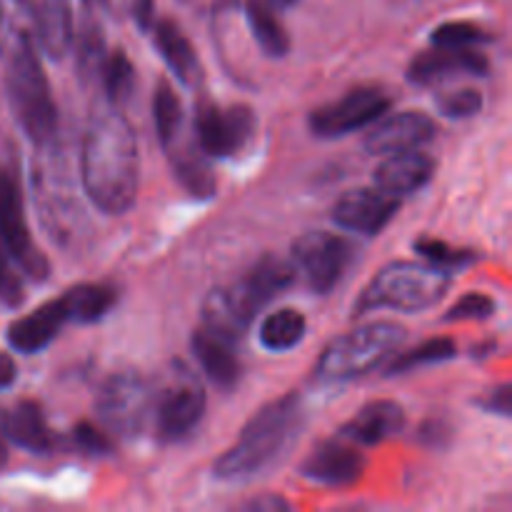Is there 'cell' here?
<instances>
[{
    "label": "cell",
    "instance_id": "6da1fadb",
    "mask_svg": "<svg viewBox=\"0 0 512 512\" xmlns=\"http://www.w3.org/2000/svg\"><path fill=\"white\" fill-rule=\"evenodd\" d=\"M80 180L98 210L123 215L135 205L140 188V155L133 125L120 108L103 105L88 120L80 153Z\"/></svg>",
    "mask_w": 512,
    "mask_h": 512
},
{
    "label": "cell",
    "instance_id": "7a4b0ae2",
    "mask_svg": "<svg viewBox=\"0 0 512 512\" xmlns=\"http://www.w3.org/2000/svg\"><path fill=\"white\" fill-rule=\"evenodd\" d=\"M303 418V400L295 393L283 395L260 408L248 420L238 443L215 460L213 475L223 483H245V480L260 475L293 443Z\"/></svg>",
    "mask_w": 512,
    "mask_h": 512
},
{
    "label": "cell",
    "instance_id": "3957f363",
    "mask_svg": "<svg viewBox=\"0 0 512 512\" xmlns=\"http://www.w3.org/2000/svg\"><path fill=\"white\" fill-rule=\"evenodd\" d=\"M293 280L295 270L288 260L263 255L240 280L210 290L203 303V325L233 343H240L255 315L283 290H288Z\"/></svg>",
    "mask_w": 512,
    "mask_h": 512
},
{
    "label": "cell",
    "instance_id": "277c9868",
    "mask_svg": "<svg viewBox=\"0 0 512 512\" xmlns=\"http://www.w3.org/2000/svg\"><path fill=\"white\" fill-rule=\"evenodd\" d=\"M5 95L30 143L38 148L53 145L58 138V110L35 45H25L5 58Z\"/></svg>",
    "mask_w": 512,
    "mask_h": 512
},
{
    "label": "cell",
    "instance_id": "5b68a950",
    "mask_svg": "<svg viewBox=\"0 0 512 512\" xmlns=\"http://www.w3.org/2000/svg\"><path fill=\"white\" fill-rule=\"evenodd\" d=\"M450 288V273L433 268L430 263L395 260L385 265L368 283L355 303L353 315L373 310H395V313H423L445 298Z\"/></svg>",
    "mask_w": 512,
    "mask_h": 512
},
{
    "label": "cell",
    "instance_id": "8992f818",
    "mask_svg": "<svg viewBox=\"0 0 512 512\" xmlns=\"http://www.w3.org/2000/svg\"><path fill=\"white\" fill-rule=\"evenodd\" d=\"M33 168H30V188H33L35 210L40 223L55 238L58 245H73L78 240L85 218L75 195L73 175L68 163L53 145L38 148Z\"/></svg>",
    "mask_w": 512,
    "mask_h": 512
},
{
    "label": "cell",
    "instance_id": "52a82bcc",
    "mask_svg": "<svg viewBox=\"0 0 512 512\" xmlns=\"http://www.w3.org/2000/svg\"><path fill=\"white\" fill-rule=\"evenodd\" d=\"M408 330L390 320L360 325L350 333L335 338L320 355L315 365V378L320 383H348L360 378L393 358L395 350L403 345Z\"/></svg>",
    "mask_w": 512,
    "mask_h": 512
},
{
    "label": "cell",
    "instance_id": "ba28073f",
    "mask_svg": "<svg viewBox=\"0 0 512 512\" xmlns=\"http://www.w3.org/2000/svg\"><path fill=\"white\" fill-rule=\"evenodd\" d=\"M0 245L8 258L33 280L48 278V258L40 253L25 218L18 155L8 135L0 133Z\"/></svg>",
    "mask_w": 512,
    "mask_h": 512
},
{
    "label": "cell",
    "instance_id": "9c48e42d",
    "mask_svg": "<svg viewBox=\"0 0 512 512\" xmlns=\"http://www.w3.org/2000/svg\"><path fill=\"white\" fill-rule=\"evenodd\" d=\"M153 388L138 370H123L110 375L95 400V413L105 430L123 440L143 433L153 410Z\"/></svg>",
    "mask_w": 512,
    "mask_h": 512
},
{
    "label": "cell",
    "instance_id": "30bf717a",
    "mask_svg": "<svg viewBox=\"0 0 512 512\" xmlns=\"http://www.w3.org/2000/svg\"><path fill=\"white\" fill-rule=\"evenodd\" d=\"M355 260V245L345 235L313 230L293 243L290 265L313 293L325 295L338 288Z\"/></svg>",
    "mask_w": 512,
    "mask_h": 512
},
{
    "label": "cell",
    "instance_id": "8fae6325",
    "mask_svg": "<svg viewBox=\"0 0 512 512\" xmlns=\"http://www.w3.org/2000/svg\"><path fill=\"white\" fill-rule=\"evenodd\" d=\"M255 135V113L248 105L203 100L195 108V143L208 158L228 160L243 153Z\"/></svg>",
    "mask_w": 512,
    "mask_h": 512
},
{
    "label": "cell",
    "instance_id": "7c38bea8",
    "mask_svg": "<svg viewBox=\"0 0 512 512\" xmlns=\"http://www.w3.org/2000/svg\"><path fill=\"white\" fill-rule=\"evenodd\" d=\"M390 105H393V98L388 95V90H383L380 85H360L335 103L315 108L308 118L310 133L328 140L343 138V135L368 128L375 120L383 118Z\"/></svg>",
    "mask_w": 512,
    "mask_h": 512
},
{
    "label": "cell",
    "instance_id": "4fadbf2b",
    "mask_svg": "<svg viewBox=\"0 0 512 512\" xmlns=\"http://www.w3.org/2000/svg\"><path fill=\"white\" fill-rule=\"evenodd\" d=\"M155 405V433L163 443H178L185 440L208 410V395L193 378L183 375L170 388L163 390Z\"/></svg>",
    "mask_w": 512,
    "mask_h": 512
},
{
    "label": "cell",
    "instance_id": "5bb4252c",
    "mask_svg": "<svg viewBox=\"0 0 512 512\" xmlns=\"http://www.w3.org/2000/svg\"><path fill=\"white\" fill-rule=\"evenodd\" d=\"M365 465H368V460L360 453V445L338 435V438L323 440L303 460L300 475L318 485H328V488H345V485H353L363 478Z\"/></svg>",
    "mask_w": 512,
    "mask_h": 512
},
{
    "label": "cell",
    "instance_id": "9a60e30c",
    "mask_svg": "<svg viewBox=\"0 0 512 512\" xmlns=\"http://www.w3.org/2000/svg\"><path fill=\"white\" fill-rule=\"evenodd\" d=\"M400 210V198L380 188H358L340 195L333 205V220L338 228L358 235H378Z\"/></svg>",
    "mask_w": 512,
    "mask_h": 512
},
{
    "label": "cell",
    "instance_id": "2e32d148",
    "mask_svg": "<svg viewBox=\"0 0 512 512\" xmlns=\"http://www.w3.org/2000/svg\"><path fill=\"white\" fill-rule=\"evenodd\" d=\"M490 60L475 48H440L423 50L408 65V80L415 85H438L455 75H488Z\"/></svg>",
    "mask_w": 512,
    "mask_h": 512
},
{
    "label": "cell",
    "instance_id": "e0dca14e",
    "mask_svg": "<svg viewBox=\"0 0 512 512\" xmlns=\"http://www.w3.org/2000/svg\"><path fill=\"white\" fill-rule=\"evenodd\" d=\"M433 118L420 110H405V113L383 118L365 138V150L370 155H393L403 150L423 148L435 138Z\"/></svg>",
    "mask_w": 512,
    "mask_h": 512
},
{
    "label": "cell",
    "instance_id": "ac0fdd59",
    "mask_svg": "<svg viewBox=\"0 0 512 512\" xmlns=\"http://www.w3.org/2000/svg\"><path fill=\"white\" fill-rule=\"evenodd\" d=\"M190 350L203 368V373L213 380L218 388L230 390L238 385L243 375V363L238 355V343L213 333L210 328H198L190 338Z\"/></svg>",
    "mask_w": 512,
    "mask_h": 512
},
{
    "label": "cell",
    "instance_id": "d6986e66",
    "mask_svg": "<svg viewBox=\"0 0 512 512\" xmlns=\"http://www.w3.org/2000/svg\"><path fill=\"white\" fill-rule=\"evenodd\" d=\"M435 175V160L428 153L415 150H403V153H393L378 165L375 170V188L383 193L393 195V198H403V195L418 193L420 188L433 180Z\"/></svg>",
    "mask_w": 512,
    "mask_h": 512
},
{
    "label": "cell",
    "instance_id": "ffe728a7",
    "mask_svg": "<svg viewBox=\"0 0 512 512\" xmlns=\"http://www.w3.org/2000/svg\"><path fill=\"white\" fill-rule=\"evenodd\" d=\"M405 428V410L395 400H373L350 423L343 425L338 435L348 438L350 443L360 448H373V445L385 443L403 433Z\"/></svg>",
    "mask_w": 512,
    "mask_h": 512
},
{
    "label": "cell",
    "instance_id": "44dd1931",
    "mask_svg": "<svg viewBox=\"0 0 512 512\" xmlns=\"http://www.w3.org/2000/svg\"><path fill=\"white\" fill-rule=\"evenodd\" d=\"M65 323H68V315H65L60 300H48V303L38 305L33 313L23 315V318H18L15 323H10V348L18 350V353L23 355L40 353V350H45L55 338H58V333L63 330Z\"/></svg>",
    "mask_w": 512,
    "mask_h": 512
},
{
    "label": "cell",
    "instance_id": "7402d4cb",
    "mask_svg": "<svg viewBox=\"0 0 512 512\" xmlns=\"http://www.w3.org/2000/svg\"><path fill=\"white\" fill-rule=\"evenodd\" d=\"M153 40L160 58L170 68V73L185 85V88H198L203 83V63H200L195 45L188 35L180 30L175 20H160L153 25Z\"/></svg>",
    "mask_w": 512,
    "mask_h": 512
},
{
    "label": "cell",
    "instance_id": "603a6c76",
    "mask_svg": "<svg viewBox=\"0 0 512 512\" xmlns=\"http://www.w3.org/2000/svg\"><path fill=\"white\" fill-rule=\"evenodd\" d=\"M75 23L70 0H40L35 5V43L55 63L73 50Z\"/></svg>",
    "mask_w": 512,
    "mask_h": 512
},
{
    "label": "cell",
    "instance_id": "cb8c5ba5",
    "mask_svg": "<svg viewBox=\"0 0 512 512\" xmlns=\"http://www.w3.org/2000/svg\"><path fill=\"white\" fill-rule=\"evenodd\" d=\"M168 153L170 165H173V175L178 178V183L188 190L193 198H213L215 195V175L213 168L208 163V155L200 150V145L195 140H183L180 135L170 148H165Z\"/></svg>",
    "mask_w": 512,
    "mask_h": 512
},
{
    "label": "cell",
    "instance_id": "d4e9b609",
    "mask_svg": "<svg viewBox=\"0 0 512 512\" xmlns=\"http://www.w3.org/2000/svg\"><path fill=\"white\" fill-rule=\"evenodd\" d=\"M3 433L18 448L45 455L53 448V433L48 428L43 408L35 400H23L3 418Z\"/></svg>",
    "mask_w": 512,
    "mask_h": 512
},
{
    "label": "cell",
    "instance_id": "484cf974",
    "mask_svg": "<svg viewBox=\"0 0 512 512\" xmlns=\"http://www.w3.org/2000/svg\"><path fill=\"white\" fill-rule=\"evenodd\" d=\"M115 298L118 295H115V290L110 285L80 283L65 290L58 300L63 305L65 315H68V323L93 325L110 313V308L115 305Z\"/></svg>",
    "mask_w": 512,
    "mask_h": 512
},
{
    "label": "cell",
    "instance_id": "4316f807",
    "mask_svg": "<svg viewBox=\"0 0 512 512\" xmlns=\"http://www.w3.org/2000/svg\"><path fill=\"white\" fill-rule=\"evenodd\" d=\"M35 45L33 0H0V60Z\"/></svg>",
    "mask_w": 512,
    "mask_h": 512
},
{
    "label": "cell",
    "instance_id": "83f0119b",
    "mask_svg": "<svg viewBox=\"0 0 512 512\" xmlns=\"http://www.w3.org/2000/svg\"><path fill=\"white\" fill-rule=\"evenodd\" d=\"M245 18H248L255 43L263 48L265 55H270V58H285L288 55L290 35L285 25L280 23L278 10L270 8L263 0H248L245 3Z\"/></svg>",
    "mask_w": 512,
    "mask_h": 512
},
{
    "label": "cell",
    "instance_id": "f1b7e54d",
    "mask_svg": "<svg viewBox=\"0 0 512 512\" xmlns=\"http://www.w3.org/2000/svg\"><path fill=\"white\" fill-rule=\"evenodd\" d=\"M305 330H308V323H305V315L300 310H275L260 325V345L270 353H285V350H293L295 345H300V340L305 338Z\"/></svg>",
    "mask_w": 512,
    "mask_h": 512
},
{
    "label": "cell",
    "instance_id": "f546056e",
    "mask_svg": "<svg viewBox=\"0 0 512 512\" xmlns=\"http://www.w3.org/2000/svg\"><path fill=\"white\" fill-rule=\"evenodd\" d=\"M75 48V68L83 83H93L103 73L105 58H108V48H105V35L95 20L88 18L80 25V33H75L73 40Z\"/></svg>",
    "mask_w": 512,
    "mask_h": 512
},
{
    "label": "cell",
    "instance_id": "4dcf8cb0",
    "mask_svg": "<svg viewBox=\"0 0 512 512\" xmlns=\"http://www.w3.org/2000/svg\"><path fill=\"white\" fill-rule=\"evenodd\" d=\"M153 123L163 148H170V145L183 135V125H185L183 100H180V95L175 93L173 85H170L168 80H160L158 88H155Z\"/></svg>",
    "mask_w": 512,
    "mask_h": 512
},
{
    "label": "cell",
    "instance_id": "1f68e13d",
    "mask_svg": "<svg viewBox=\"0 0 512 512\" xmlns=\"http://www.w3.org/2000/svg\"><path fill=\"white\" fill-rule=\"evenodd\" d=\"M458 355V345L453 338H433L425 340V343L415 345L408 353H400L398 358H393L388 363V375H405L413 373L415 368H423V365H438L448 363Z\"/></svg>",
    "mask_w": 512,
    "mask_h": 512
},
{
    "label": "cell",
    "instance_id": "d6a6232c",
    "mask_svg": "<svg viewBox=\"0 0 512 512\" xmlns=\"http://www.w3.org/2000/svg\"><path fill=\"white\" fill-rule=\"evenodd\" d=\"M100 80H103L105 93H108V103L115 105V108H123V105L133 98L135 65L133 60L125 55V50L118 48L113 50V53H108Z\"/></svg>",
    "mask_w": 512,
    "mask_h": 512
},
{
    "label": "cell",
    "instance_id": "836d02e7",
    "mask_svg": "<svg viewBox=\"0 0 512 512\" xmlns=\"http://www.w3.org/2000/svg\"><path fill=\"white\" fill-rule=\"evenodd\" d=\"M415 253L425 258V263H430L438 270H445V273H455V270H463L475 263L473 250L453 248V245L438 238H418L415 240Z\"/></svg>",
    "mask_w": 512,
    "mask_h": 512
},
{
    "label": "cell",
    "instance_id": "e575fe53",
    "mask_svg": "<svg viewBox=\"0 0 512 512\" xmlns=\"http://www.w3.org/2000/svg\"><path fill=\"white\" fill-rule=\"evenodd\" d=\"M493 35L478 23L470 20H448L430 33V43L440 48H475L480 43H490Z\"/></svg>",
    "mask_w": 512,
    "mask_h": 512
},
{
    "label": "cell",
    "instance_id": "d590c367",
    "mask_svg": "<svg viewBox=\"0 0 512 512\" xmlns=\"http://www.w3.org/2000/svg\"><path fill=\"white\" fill-rule=\"evenodd\" d=\"M435 105H438V113L445 115V118L465 120L483 110V95L475 88H458L450 90V93H440Z\"/></svg>",
    "mask_w": 512,
    "mask_h": 512
},
{
    "label": "cell",
    "instance_id": "8d00e7d4",
    "mask_svg": "<svg viewBox=\"0 0 512 512\" xmlns=\"http://www.w3.org/2000/svg\"><path fill=\"white\" fill-rule=\"evenodd\" d=\"M495 313V300L485 293H468L448 310L445 320H485Z\"/></svg>",
    "mask_w": 512,
    "mask_h": 512
},
{
    "label": "cell",
    "instance_id": "74e56055",
    "mask_svg": "<svg viewBox=\"0 0 512 512\" xmlns=\"http://www.w3.org/2000/svg\"><path fill=\"white\" fill-rule=\"evenodd\" d=\"M23 283H20L18 273L13 270L8 253L0 245V303L8 305V308H18L23 303Z\"/></svg>",
    "mask_w": 512,
    "mask_h": 512
},
{
    "label": "cell",
    "instance_id": "f35d334b",
    "mask_svg": "<svg viewBox=\"0 0 512 512\" xmlns=\"http://www.w3.org/2000/svg\"><path fill=\"white\" fill-rule=\"evenodd\" d=\"M73 438H75V445H78L80 450H85V453L90 455H108L110 453V438L105 433H100L98 428H95L93 423H78L73 430Z\"/></svg>",
    "mask_w": 512,
    "mask_h": 512
},
{
    "label": "cell",
    "instance_id": "ab89813d",
    "mask_svg": "<svg viewBox=\"0 0 512 512\" xmlns=\"http://www.w3.org/2000/svg\"><path fill=\"white\" fill-rule=\"evenodd\" d=\"M418 438L425 448L443 450V448H448L450 440H453V428H450V423H445V420L430 418L420 425Z\"/></svg>",
    "mask_w": 512,
    "mask_h": 512
},
{
    "label": "cell",
    "instance_id": "60d3db41",
    "mask_svg": "<svg viewBox=\"0 0 512 512\" xmlns=\"http://www.w3.org/2000/svg\"><path fill=\"white\" fill-rule=\"evenodd\" d=\"M483 408L488 410V413H495V415H503V418H508L510 415V385L503 383L498 385V388L493 390V393L488 395V400H483Z\"/></svg>",
    "mask_w": 512,
    "mask_h": 512
},
{
    "label": "cell",
    "instance_id": "b9f144b4",
    "mask_svg": "<svg viewBox=\"0 0 512 512\" xmlns=\"http://www.w3.org/2000/svg\"><path fill=\"white\" fill-rule=\"evenodd\" d=\"M243 508L250 512H283L293 508V505H290L285 498H280V495H260V498L248 500Z\"/></svg>",
    "mask_w": 512,
    "mask_h": 512
},
{
    "label": "cell",
    "instance_id": "7bdbcfd3",
    "mask_svg": "<svg viewBox=\"0 0 512 512\" xmlns=\"http://www.w3.org/2000/svg\"><path fill=\"white\" fill-rule=\"evenodd\" d=\"M130 10H133V18L140 28L153 30V20H155L153 0H130Z\"/></svg>",
    "mask_w": 512,
    "mask_h": 512
},
{
    "label": "cell",
    "instance_id": "ee69618b",
    "mask_svg": "<svg viewBox=\"0 0 512 512\" xmlns=\"http://www.w3.org/2000/svg\"><path fill=\"white\" fill-rule=\"evenodd\" d=\"M18 378V368H15L13 358L8 353H0V390L10 388Z\"/></svg>",
    "mask_w": 512,
    "mask_h": 512
},
{
    "label": "cell",
    "instance_id": "f6af8a7d",
    "mask_svg": "<svg viewBox=\"0 0 512 512\" xmlns=\"http://www.w3.org/2000/svg\"><path fill=\"white\" fill-rule=\"evenodd\" d=\"M110 3H113V0H83V5L88 10H100V8H110Z\"/></svg>",
    "mask_w": 512,
    "mask_h": 512
},
{
    "label": "cell",
    "instance_id": "bcb514c9",
    "mask_svg": "<svg viewBox=\"0 0 512 512\" xmlns=\"http://www.w3.org/2000/svg\"><path fill=\"white\" fill-rule=\"evenodd\" d=\"M263 3H268L270 8H275V10H285V8H293L298 0H263Z\"/></svg>",
    "mask_w": 512,
    "mask_h": 512
},
{
    "label": "cell",
    "instance_id": "7dc6e473",
    "mask_svg": "<svg viewBox=\"0 0 512 512\" xmlns=\"http://www.w3.org/2000/svg\"><path fill=\"white\" fill-rule=\"evenodd\" d=\"M238 5V0H215V8L218 10H230Z\"/></svg>",
    "mask_w": 512,
    "mask_h": 512
},
{
    "label": "cell",
    "instance_id": "c3c4849f",
    "mask_svg": "<svg viewBox=\"0 0 512 512\" xmlns=\"http://www.w3.org/2000/svg\"><path fill=\"white\" fill-rule=\"evenodd\" d=\"M5 463H8V448H5L3 438H0V468H5Z\"/></svg>",
    "mask_w": 512,
    "mask_h": 512
},
{
    "label": "cell",
    "instance_id": "681fc988",
    "mask_svg": "<svg viewBox=\"0 0 512 512\" xmlns=\"http://www.w3.org/2000/svg\"><path fill=\"white\" fill-rule=\"evenodd\" d=\"M180 3H190V0H180Z\"/></svg>",
    "mask_w": 512,
    "mask_h": 512
}]
</instances>
